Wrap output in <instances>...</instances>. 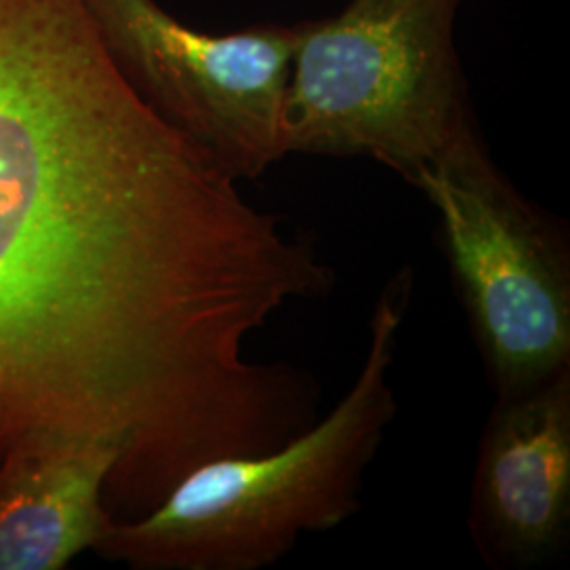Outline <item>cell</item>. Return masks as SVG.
<instances>
[{"label":"cell","mask_w":570,"mask_h":570,"mask_svg":"<svg viewBox=\"0 0 570 570\" xmlns=\"http://www.w3.org/2000/svg\"><path fill=\"white\" fill-rule=\"evenodd\" d=\"M336 271L157 117L82 0H0V465L110 440L112 515L186 473L277 449L320 387L249 353Z\"/></svg>","instance_id":"obj_1"},{"label":"cell","mask_w":570,"mask_h":570,"mask_svg":"<svg viewBox=\"0 0 570 570\" xmlns=\"http://www.w3.org/2000/svg\"><path fill=\"white\" fill-rule=\"evenodd\" d=\"M412 292L414 268L400 266L372 306L362 367L326 419L277 449L193 469L153 510L115 518L94 551L134 570H263L303 534L360 513L367 468L397 416L391 370Z\"/></svg>","instance_id":"obj_2"},{"label":"cell","mask_w":570,"mask_h":570,"mask_svg":"<svg viewBox=\"0 0 570 570\" xmlns=\"http://www.w3.org/2000/svg\"><path fill=\"white\" fill-rule=\"evenodd\" d=\"M463 0H348L294 26L285 155L366 157L414 184L478 122L454 47Z\"/></svg>","instance_id":"obj_3"},{"label":"cell","mask_w":570,"mask_h":570,"mask_svg":"<svg viewBox=\"0 0 570 570\" xmlns=\"http://www.w3.org/2000/svg\"><path fill=\"white\" fill-rule=\"evenodd\" d=\"M494 400L570 370L569 226L511 183L480 129L419 174Z\"/></svg>","instance_id":"obj_4"},{"label":"cell","mask_w":570,"mask_h":570,"mask_svg":"<svg viewBox=\"0 0 570 570\" xmlns=\"http://www.w3.org/2000/svg\"><path fill=\"white\" fill-rule=\"evenodd\" d=\"M108 58L157 117L235 180L282 161L294 26L254 23L212 35L159 0H82Z\"/></svg>","instance_id":"obj_5"},{"label":"cell","mask_w":570,"mask_h":570,"mask_svg":"<svg viewBox=\"0 0 570 570\" xmlns=\"http://www.w3.org/2000/svg\"><path fill=\"white\" fill-rule=\"evenodd\" d=\"M468 522L490 569H537L567 548L570 370L529 393L494 400L475 454Z\"/></svg>","instance_id":"obj_6"},{"label":"cell","mask_w":570,"mask_h":570,"mask_svg":"<svg viewBox=\"0 0 570 570\" xmlns=\"http://www.w3.org/2000/svg\"><path fill=\"white\" fill-rule=\"evenodd\" d=\"M121 461L110 440H58L0 465V570H61L102 543L106 487Z\"/></svg>","instance_id":"obj_7"}]
</instances>
